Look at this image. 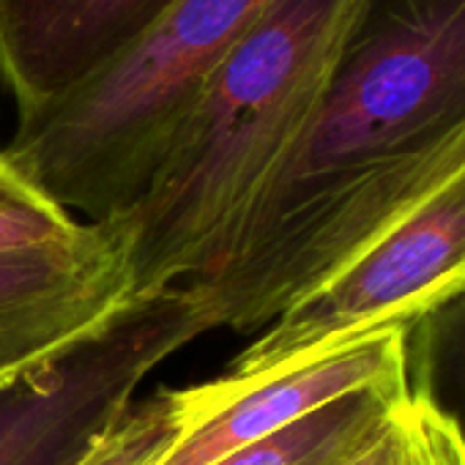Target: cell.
I'll use <instances>...</instances> for the list:
<instances>
[{"mask_svg": "<svg viewBox=\"0 0 465 465\" xmlns=\"http://www.w3.org/2000/svg\"><path fill=\"white\" fill-rule=\"evenodd\" d=\"M465 173V0H356L323 99L227 261L213 326L312 299Z\"/></svg>", "mask_w": 465, "mask_h": 465, "instance_id": "1", "label": "cell"}, {"mask_svg": "<svg viewBox=\"0 0 465 465\" xmlns=\"http://www.w3.org/2000/svg\"><path fill=\"white\" fill-rule=\"evenodd\" d=\"M356 0H272L205 80L148 189L115 216L134 296L216 272L310 126Z\"/></svg>", "mask_w": 465, "mask_h": 465, "instance_id": "2", "label": "cell"}, {"mask_svg": "<svg viewBox=\"0 0 465 465\" xmlns=\"http://www.w3.org/2000/svg\"><path fill=\"white\" fill-rule=\"evenodd\" d=\"M272 0H178L124 61L17 118L12 162L77 222H110L148 189L205 80Z\"/></svg>", "mask_w": 465, "mask_h": 465, "instance_id": "3", "label": "cell"}, {"mask_svg": "<svg viewBox=\"0 0 465 465\" xmlns=\"http://www.w3.org/2000/svg\"><path fill=\"white\" fill-rule=\"evenodd\" d=\"M211 331L189 285L132 299L61 359L0 383V465H80L140 383Z\"/></svg>", "mask_w": 465, "mask_h": 465, "instance_id": "4", "label": "cell"}, {"mask_svg": "<svg viewBox=\"0 0 465 465\" xmlns=\"http://www.w3.org/2000/svg\"><path fill=\"white\" fill-rule=\"evenodd\" d=\"M465 293V173L304 304L266 326L222 378L250 381L367 334L411 329Z\"/></svg>", "mask_w": 465, "mask_h": 465, "instance_id": "5", "label": "cell"}, {"mask_svg": "<svg viewBox=\"0 0 465 465\" xmlns=\"http://www.w3.org/2000/svg\"><path fill=\"white\" fill-rule=\"evenodd\" d=\"M132 299L129 244L115 219L0 250V383L61 359Z\"/></svg>", "mask_w": 465, "mask_h": 465, "instance_id": "6", "label": "cell"}, {"mask_svg": "<svg viewBox=\"0 0 465 465\" xmlns=\"http://www.w3.org/2000/svg\"><path fill=\"white\" fill-rule=\"evenodd\" d=\"M408 331L359 337L302 364L250 378L186 386L189 430L159 465H216L277 430L359 391H408Z\"/></svg>", "mask_w": 465, "mask_h": 465, "instance_id": "7", "label": "cell"}, {"mask_svg": "<svg viewBox=\"0 0 465 465\" xmlns=\"http://www.w3.org/2000/svg\"><path fill=\"white\" fill-rule=\"evenodd\" d=\"M178 0H0V83L28 118L85 88Z\"/></svg>", "mask_w": 465, "mask_h": 465, "instance_id": "8", "label": "cell"}, {"mask_svg": "<svg viewBox=\"0 0 465 465\" xmlns=\"http://www.w3.org/2000/svg\"><path fill=\"white\" fill-rule=\"evenodd\" d=\"M408 391H359L342 397L232 451L216 465H345L386 411Z\"/></svg>", "mask_w": 465, "mask_h": 465, "instance_id": "9", "label": "cell"}, {"mask_svg": "<svg viewBox=\"0 0 465 465\" xmlns=\"http://www.w3.org/2000/svg\"><path fill=\"white\" fill-rule=\"evenodd\" d=\"M345 465H465V430L435 400L408 391Z\"/></svg>", "mask_w": 465, "mask_h": 465, "instance_id": "10", "label": "cell"}, {"mask_svg": "<svg viewBox=\"0 0 465 465\" xmlns=\"http://www.w3.org/2000/svg\"><path fill=\"white\" fill-rule=\"evenodd\" d=\"M189 421L186 391L159 389L145 400H134L80 465H159L189 430Z\"/></svg>", "mask_w": 465, "mask_h": 465, "instance_id": "11", "label": "cell"}, {"mask_svg": "<svg viewBox=\"0 0 465 465\" xmlns=\"http://www.w3.org/2000/svg\"><path fill=\"white\" fill-rule=\"evenodd\" d=\"M80 222L47 197L0 148V250L66 236Z\"/></svg>", "mask_w": 465, "mask_h": 465, "instance_id": "12", "label": "cell"}]
</instances>
